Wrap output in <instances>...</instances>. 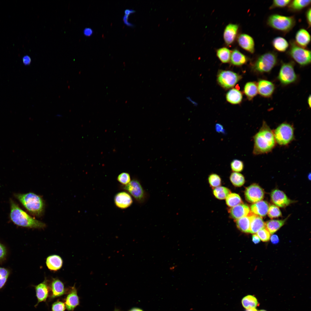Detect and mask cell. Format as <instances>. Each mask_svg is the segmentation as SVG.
Masks as SVG:
<instances>
[{"instance_id": "obj_27", "label": "cell", "mask_w": 311, "mask_h": 311, "mask_svg": "<svg viewBox=\"0 0 311 311\" xmlns=\"http://www.w3.org/2000/svg\"><path fill=\"white\" fill-rule=\"evenodd\" d=\"M253 214L248 215L236 220V225L240 230L244 233H249Z\"/></svg>"}, {"instance_id": "obj_14", "label": "cell", "mask_w": 311, "mask_h": 311, "mask_svg": "<svg viewBox=\"0 0 311 311\" xmlns=\"http://www.w3.org/2000/svg\"><path fill=\"white\" fill-rule=\"evenodd\" d=\"M47 281L45 279L42 282L34 286L37 300V303L35 306H37L40 302L46 301L48 297L50 288Z\"/></svg>"}, {"instance_id": "obj_42", "label": "cell", "mask_w": 311, "mask_h": 311, "mask_svg": "<svg viewBox=\"0 0 311 311\" xmlns=\"http://www.w3.org/2000/svg\"><path fill=\"white\" fill-rule=\"evenodd\" d=\"M117 180L121 185H123L128 184L131 180L129 174L126 172H123L120 174L117 177Z\"/></svg>"}, {"instance_id": "obj_10", "label": "cell", "mask_w": 311, "mask_h": 311, "mask_svg": "<svg viewBox=\"0 0 311 311\" xmlns=\"http://www.w3.org/2000/svg\"><path fill=\"white\" fill-rule=\"evenodd\" d=\"M241 78L240 76L234 72L223 70L219 72L217 80L222 87L228 89L234 86Z\"/></svg>"}, {"instance_id": "obj_48", "label": "cell", "mask_w": 311, "mask_h": 311, "mask_svg": "<svg viewBox=\"0 0 311 311\" xmlns=\"http://www.w3.org/2000/svg\"><path fill=\"white\" fill-rule=\"evenodd\" d=\"M270 240L272 243L273 244H277L279 241V238L278 236L276 235H273L271 236Z\"/></svg>"}, {"instance_id": "obj_30", "label": "cell", "mask_w": 311, "mask_h": 311, "mask_svg": "<svg viewBox=\"0 0 311 311\" xmlns=\"http://www.w3.org/2000/svg\"><path fill=\"white\" fill-rule=\"evenodd\" d=\"M287 219L283 220H272L267 221L265 227L271 234H273L278 230L285 224Z\"/></svg>"}, {"instance_id": "obj_55", "label": "cell", "mask_w": 311, "mask_h": 311, "mask_svg": "<svg viewBox=\"0 0 311 311\" xmlns=\"http://www.w3.org/2000/svg\"><path fill=\"white\" fill-rule=\"evenodd\" d=\"M186 98L194 105L196 106L197 105V103L193 100L189 96L186 97Z\"/></svg>"}, {"instance_id": "obj_47", "label": "cell", "mask_w": 311, "mask_h": 311, "mask_svg": "<svg viewBox=\"0 0 311 311\" xmlns=\"http://www.w3.org/2000/svg\"><path fill=\"white\" fill-rule=\"evenodd\" d=\"M6 250L4 246L0 243V260L3 259L6 255Z\"/></svg>"}, {"instance_id": "obj_1", "label": "cell", "mask_w": 311, "mask_h": 311, "mask_svg": "<svg viewBox=\"0 0 311 311\" xmlns=\"http://www.w3.org/2000/svg\"><path fill=\"white\" fill-rule=\"evenodd\" d=\"M254 155L267 153L271 151L276 145L273 131L265 121L259 131L253 136Z\"/></svg>"}, {"instance_id": "obj_11", "label": "cell", "mask_w": 311, "mask_h": 311, "mask_svg": "<svg viewBox=\"0 0 311 311\" xmlns=\"http://www.w3.org/2000/svg\"><path fill=\"white\" fill-rule=\"evenodd\" d=\"M244 193L247 200L254 203L262 200L264 194L262 188L255 184H252L247 187Z\"/></svg>"}, {"instance_id": "obj_49", "label": "cell", "mask_w": 311, "mask_h": 311, "mask_svg": "<svg viewBox=\"0 0 311 311\" xmlns=\"http://www.w3.org/2000/svg\"><path fill=\"white\" fill-rule=\"evenodd\" d=\"M93 32L92 30L90 28H86L84 31V34L86 36H90Z\"/></svg>"}, {"instance_id": "obj_24", "label": "cell", "mask_w": 311, "mask_h": 311, "mask_svg": "<svg viewBox=\"0 0 311 311\" xmlns=\"http://www.w3.org/2000/svg\"><path fill=\"white\" fill-rule=\"evenodd\" d=\"M265 227V223L261 217L253 214L250 223L249 233H257L260 230Z\"/></svg>"}, {"instance_id": "obj_2", "label": "cell", "mask_w": 311, "mask_h": 311, "mask_svg": "<svg viewBox=\"0 0 311 311\" xmlns=\"http://www.w3.org/2000/svg\"><path fill=\"white\" fill-rule=\"evenodd\" d=\"M10 217L16 225L21 227L35 228H43L46 226L43 223L32 217L21 209L12 199L10 200Z\"/></svg>"}, {"instance_id": "obj_45", "label": "cell", "mask_w": 311, "mask_h": 311, "mask_svg": "<svg viewBox=\"0 0 311 311\" xmlns=\"http://www.w3.org/2000/svg\"><path fill=\"white\" fill-rule=\"evenodd\" d=\"M311 8L310 7L307 10L306 13V18L308 28L311 26Z\"/></svg>"}, {"instance_id": "obj_61", "label": "cell", "mask_w": 311, "mask_h": 311, "mask_svg": "<svg viewBox=\"0 0 311 311\" xmlns=\"http://www.w3.org/2000/svg\"><path fill=\"white\" fill-rule=\"evenodd\" d=\"M259 311H266V310H259Z\"/></svg>"}, {"instance_id": "obj_58", "label": "cell", "mask_w": 311, "mask_h": 311, "mask_svg": "<svg viewBox=\"0 0 311 311\" xmlns=\"http://www.w3.org/2000/svg\"><path fill=\"white\" fill-rule=\"evenodd\" d=\"M175 266H173L172 267H170V270H174V269H175Z\"/></svg>"}, {"instance_id": "obj_7", "label": "cell", "mask_w": 311, "mask_h": 311, "mask_svg": "<svg viewBox=\"0 0 311 311\" xmlns=\"http://www.w3.org/2000/svg\"><path fill=\"white\" fill-rule=\"evenodd\" d=\"M120 188L128 193L139 204L144 203L147 199V194L139 180L136 178H133L126 185H120Z\"/></svg>"}, {"instance_id": "obj_46", "label": "cell", "mask_w": 311, "mask_h": 311, "mask_svg": "<svg viewBox=\"0 0 311 311\" xmlns=\"http://www.w3.org/2000/svg\"><path fill=\"white\" fill-rule=\"evenodd\" d=\"M215 130L216 131L219 133L225 134V130L223 126L221 124L217 123L215 125Z\"/></svg>"}, {"instance_id": "obj_15", "label": "cell", "mask_w": 311, "mask_h": 311, "mask_svg": "<svg viewBox=\"0 0 311 311\" xmlns=\"http://www.w3.org/2000/svg\"><path fill=\"white\" fill-rule=\"evenodd\" d=\"M49 288L51 292L50 297L51 299L60 297L67 293L64 283L57 278L52 279Z\"/></svg>"}, {"instance_id": "obj_29", "label": "cell", "mask_w": 311, "mask_h": 311, "mask_svg": "<svg viewBox=\"0 0 311 311\" xmlns=\"http://www.w3.org/2000/svg\"><path fill=\"white\" fill-rule=\"evenodd\" d=\"M311 2L310 0H291L288 5V9L292 12L299 11L308 6L310 4Z\"/></svg>"}, {"instance_id": "obj_8", "label": "cell", "mask_w": 311, "mask_h": 311, "mask_svg": "<svg viewBox=\"0 0 311 311\" xmlns=\"http://www.w3.org/2000/svg\"><path fill=\"white\" fill-rule=\"evenodd\" d=\"M273 132L276 142L280 145H287L294 138L293 128L287 123L279 125Z\"/></svg>"}, {"instance_id": "obj_33", "label": "cell", "mask_w": 311, "mask_h": 311, "mask_svg": "<svg viewBox=\"0 0 311 311\" xmlns=\"http://www.w3.org/2000/svg\"><path fill=\"white\" fill-rule=\"evenodd\" d=\"M231 52L226 47H222L217 51V55L219 60L222 62L226 63L230 60Z\"/></svg>"}, {"instance_id": "obj_3", "label": "cell", "mask_w": 311, "mask_h": 311, "mask_svg": "<svg viewBox=\"0 0 311 311\" xmlns=\"http://www.w3.org/2000/svg\"><path fill=\"white\" fill-rule=\"evenodd\" d=\"M14 196L30 213L37 216L43 212L44 204L42 198L32 192L26 194H15Z\"/></svg>"}, {"instance_id": "obj_35", "label": "cell", "mask_w": 311, "mask_h": 311, "mask_svg": "<svg viewBox=\"0 0 311 311\" xmlns=\"http://www.w3.org/2000/svg\"><path fill=\"white\" fill-rule=\"evenodd\" d=\"M226 198V203L230 207H232L242 203L240 196L236 193H231Z\"/></svg>"}, {"instance_id": "obj_59", "label": "cell", "mask_w": 311, "mask_h": 311, "mask_svg": "<svg viewBox=\"0 0 311 311\" xmlns=\"http://www.w3.org/2000/svg\"><path fill=\"white\" fill-rule=\"evenodd\" d=\"M113 311H122L121 310H120V309H118L117 308H115V309H114V310Z\"/></svg>"}, {"instance_id": "obj_54", "label": "cell", "mask_w": 311, "mask_h": 311, "mask_svg": "<svg viewBox=\"0 0 311 311\" xmlns=\"http://www.w3.org/2000/svg\"><path fill=\"white\" fill-rule=\"evenodd\" d=\"M128 311H144L142 309L137 307L133 308Z\"/></svg>"}, {"instance_id": "obj_22", "label": "cell", "mask_w": 311, "mask_h": 311, "mask_svg": "<svg viewBox=\"0 0 311 311\" xmlns=\"http://www.w3.org/2000/svg\"><path fill=\"white\" fill-rule=\"evenodd\" d=\"M269 204L266 201L261 200L255 203L250 207L251 212L254 214L260 217H264L268 213Z\"/></svg>"}, {"instance_id": "obj_4", "label": "cell", "mask_w": 311, "mask_h": 311, "mask_svg": "<svg viewBox=\"0 0 311 311\" xmlns=\"http://www.w3.org/2000/svg\"><path fill=\"white\" fill-rule=\"evenodd\" d=\"M296 23V19L294 16H287L278 14L270 15L267 22V25L270 27L285 33L292 30Z\"/></svg>"}, {"instance_id": "obj_36", "label": "cell", "mask_w": 311, "mask_h": 311, "mask_svg": "<svg viewBox=\"0 0 311 311\" xmlns=\"http://www.w3.org/2000/svg\"><path fill=\"white\" fill-rule=\"evenodd\" d=\"M230 179L232 184L236 187L241 186L245 181L244 177L242 175L236 172H232L231 174Z\"/></svg>"}, {"instance_id": "obj_53", "label": "cell", "mask_w": 311, "mask_h": 311, "mask_svg": "<svg viewBox=\"0 0 311 311\" xmlns=\"http://www.w3.org/2000/svg\"><path fill=\"white\" fill-rule=\"evenodd\" d=\"M135 12V11L133 10L127 9L124 11V13L125 14L128 16L130 13H133Z\"/></svg>"}, {"instance_id": "obj_26", "label": "cell", "mask_w": 311, "mask_h": 311, "mask_svg": "<svg viewBox=\"0 0 311 311\" xmlns=\"http://www.w3.org/2000/svg\"><path fill=\"white\" fill-rule=\"evenodd\" d=\"M272 44L274 49L280 52L286 51L289 47V43L287 41L281 37L274 38L272 40Z\"/></svg>"}, {"instance_id": "obj_32", "label": "cell", "mask_w": 311, "mask_h": 311, "mask_svg": "<svg viewBox=\"0 0 311 311\" xmlns=\"http://www.w3.org/2000/svg\"><path fill=\"white\" fill-rule=\"evenodd\" d=\"M243 306L246 309L255 308L259 305L257 298L253 295H248L244 297L242 300Z\"/></svg>"}, {"instance_id": "obj_43", "label": "cell", "mask_w": 311, "mask_h": 311, "mask_svg": "<svg viewBox=\"0 0 311 311\" xmlns=\"http://www.w3.org/2000/svg\"><path fill=\"white\" fill-rule=\"evenodd\" d=\"M257 235L263 242H267L270 240V234L266 228H263L259 230L257 233Z\"/></svg>"}, {"instance_id": "obj_17", "label": "cell", "mask_w": 311, "mask_h": 311, "mask_svg": "<svg viewBox=\"0 0 311 311\" xmlns=\"http://www.w3.org/2000/svg\"><path fill=\"white\" fill-rule=\"evenodd\" d=\"M237 41L239 45L242 48L251 53L254 52L255 42L251 36L246 34H241L238 36Z\"/></svg>"}, {"instance_id": "obj_44", "label": "cell", "mask_w": 311, "mask_h": 311, "mask_svg": "<svg viewBox=\"0 0 311 311\" xmlns=\"http://www.w3.org/2000/svg\"><path fill=\"white\" fill-rule=\"evenodd\" d=\"M65 303L59 300L54 302L51 307L52 311H65Z\"/></svg>"}, {"instance_id": "obj_25", "label": "cell", "mask_w": 311, "mask_h": 311, "mask_svg": "<svg viewBox=\"0 0 311 311\" xmlns=\"http://www.w3.org/2000/svg\"><path fill=\"white\" fill-rule=\"evenodd\" d=\"M230 60L233 65L240 66L247 62L248 58L239 50L235 49L231 52Z\"/></svg>"}, {"instance_id": "obj_37", "label": "cell", "mask_w": 311, "mask_h": 311, "mask_svg": "<svg viewBox=\"0 0 311 311\" xmlns=\"http://www.w3.org/2000/svg\"><path fill=\"white\" fill-rule=\"evenodd\" d=\"M230 166L233 171L238 172L243 170L244 164L243 162L240 160L234 159L230 163Z\"/></svg>"}, {"instance_id": "obj_34", "label": "cell", "mask_w": 311, "mask_h": 311, "mask_svg": "<svg viewBox=\"0 0 311 311\" xmlns=\"http://www.w3.org/2000/svg\"><path fill=\"white\" fill-rule=\"evenodd\" d=\"M213 192L215 197L220 200L226 198L231 193L230 190L228 188L223 186H218L215 187L214 189Z\"/></svg>"}, {"instance_id": "obj_50", "label": "cell", "mask_w": 311, "mask_h": 311, "mask_svg": "<svg viewBox=\"0 0 311 311\" xmlns=\"http://www.w3.org/2000/svg\"><path fill=\"white\" fill-rule=\"evenodd\" d=\"M31 58L28 56H25L23 58V62L24 64L25 65H29L31 62Z\"/></svg>"}, {"instance_id": "obj_39", "label": "cell", "mask_w": 311, "mask_h": 311, "mask_svg": "<svg viewBox=\"0 0 311 311\" xmlns=\"http://www.w3.org/2000/svg\"><path fill=\"white\" fill-rule=\"evenodd\" d=\"M10 274L9 270L0 267V289L4 285Z\"/></svg>"}, {"instance_id": "obj_6", "label": "cell", "mask_w": 311, "mask_h": 311, "mask_svg": "<svg viewBox=\"0 0 311 311\" xmlns=\"http://www.w3.org/2000/svg\"><path fill=\"white\" fill-rule=\"evenodd\" d=\"M287 53L293 60L301 66H305L311 62V51L297 44L294 40L289 42Z\"/></svg>"}, {"instance_id": "obj_60", "label": "cell", "mask_w": 311, "mask_h": 311, "mask_svg": "<svg viewBox=\"0 0 311 311\" xmlns=\"http://www.w3.org/2000/svg\"><path fill=\"white\" fill-rule=\"evenodd\" d=\"M308 178L310 180V179H311V175H310V174L308 176Z\"/></svg>"}, {"instance_id": "obj_16", "label": "cell", "mask_w": 311, "mask_h": 311, "mask_svg": "<svg viewBox=\"0 0 311 311\" xmlns=\"http://www.w3.org/2000/svg\"><path fill=\"white\" fill-rule=\"evenodd\" d=\"M271 197L272 202L278 207H286L291 202V201L285 193L278 189L272 191L271 194Z\"/></svg>"}, {"instance_id": "obj_40", "label": "cell", "mask_w": 311, "mask_h": 311, "mask_svg": "<svg viewBox=\"0 0 311 311\" xmlns=\"http://www.w3.org/2000/svg\"><path fill=\"white\" fill-rule=\"evenodd\" d=\"M208 182L210 185L213 187L219 186L221 184V179L218 175L216 174H212L208 178Z\"/></svg>"}, {"instance_id": "obj_52", "label": "cell", "mask_w": 311, "mask_h": 311, "mask_svg": "<svg viewBox=\"0 0 311 311\" xmlns=\"http://www.w3.org/2000/svg\"><path fill=\"white\" fill-rule=\"evenodd\" d=\"M128 16L125 14L123 17V20L124 23L128 26H133V25L129 23L128 21Z\"/></svg>"}, {"instance_id": "obj_13", "label": "cell", "mask_w": 311, "mask_h": 311, "mask_svg": "<svg viewBox=\"0 0 311 311\" xmlns=\"http://www.w3.org/2000/svg\"><path fill=\"white\" fill-rule=\"evenodd\" d=\"M114 201L115 206L122 209L129 207L133 203V200L130 195L125 191L116 194L114 196Z\"/></svg>"}, {"instance_id": "obj_38", "label": "cell", "mask_w": 311, "mask_h": 311, "mask_svg": "<svg viewBox=\"0 0 311 311\" xmlns=\"http://www.w3.org/2000/svg\"><path fill=\"white\" fill-rule=\"evenodd\" d=\"M268 214L269 217L272 219L279 217L282 215L279 208L274 205H271L269 207Z\"/></svg>"}, {"instance_id": "obj_18", "label": "cell", "mask_w": 311, "mask_h": 311, "mask_svg": "<svg viewBox=\"0 0 311 311\" xmlns=\"http://www.w3.org/2000/svg\"><path fill=\"white\" fill-rule=\"evenodd\" d=\"M257 85L258 91L261 96L265 97L270 96L275 89L274 84L268 80L262 79L259 80Z\"/></svg>"}, {"instance_id": "obj_28", "label": "cell", "mask_w": 311, "mask_h": 311, "mask_svg": "<svg viewBox=\"0 0 311 311\" xmlns=\"http://www.w3.org/2000/svg\"><path fill=\"white\" fill-rule=\"evenodd\" d=\"M242 95L241 92L235 88L229 90L226 95V99L228 102L234 104H238L242 101Z\"/></svg>"}, {"instance_id": "obj_21", "label": "cell", "mask_w": 311, "mask_h": 311, "mask_svg": "<svg viewBox=\"0 0 311 311\" xmlns=\"http://www.w3.org/2000/svg\"><path fill=\"white\" fill-rule=\"evenodd\" d=\"M310 41V35L306 29H300L296 32L294 41L299 46L306 48L309 44Z\"/></svg>"}, {"instance_id": "obj_20", "label": "cell", "mask_w": 311, "mask_h": 311, "mask_svg": "<svg viewBox=\"0 0 311 311\" xmlns=\"http://www.w3.org/2000/svg\"><path fill=\"white\" fill-rule=\"evenodd\" d=\"M250 212L249 206L242 203L232 207L229 210L230 216L236 220L247 216Z\"/></svg>"}, {"instance_id": "obj_9", "label": "cell", "mask_w": 311, "mask_h": 311, "mask_svg": "<svg viewBox=\"0 0 311 311\" xmlns=\"http://www.w3.org/2000/svg\"><path fill=\"white\" fill-rule=\"evenodd\" d=\"M278 79L284 85L293 83L296 80L297 76L294 70L293 62L284 63L282 65Z\"/></svg>"}, {"instance_id": "obj_56", "label": "cell", "mask_w": 311, "mask_h": 311, "mask_svg": "<svg viewBox=\"0 0 311 311\" xmlns=\"http://www.w3.org/2000/svg\"><path fill=\"white\" fill-rule=\"evenodd\" d=\"M311 96H310V95L308 97V104L310 108V107H311Z\"/></svg>"}, {"instance_id": "obj_41", "label": "cell", "mask_w": 311, "mask_h": 311, "mask_svg": "<svg viewBox=\"0 0 311 311\" xmlns=\"http://www.w3.org/2000/svg\"><path fill=\"white\" fill-rule=\"evenodd\" d=\"M291 0H273L271 5L270 7V9L276 8H282L288 5Z\"/></svg>"}, {"instance_id": "obj_19", "label": "cell", "mask_w": 311, "mask_h": 311, "mask_svg": "<svg viewBox=\"0 0 311 311\" xmlns=\"http://www.w3.org/2000/svg\"><path fill=\"white\" fill-rule=\"evenodd\" d=\"M238 29V26L236 24H229L225 27L223 37L225 43L230 45L234 42Z\"/></svg>"}, {"instance_id": "obj_5", "label": "cell", "mask_w": 311, "mask_h": 311, "mask_svg": "<svg viewBox=\"0 0 311 311\" xmlns=\"http://www.w3.org/2000/svg\"><path fill=\"white\" fill-rule=\"evenodd\" d=\"M278 56L276 52L269 51L259 56L253 65V70L259 73L270 71L276 65Z\"/></svg>"}, {"instance_id": "obj_57", "label": "cell", "mask_w": 311, "mask_h": 311, "mask_svg": "<svg viewBox=\"0 0 311 311\" xmlns=\"http://www.w3.org/2000/svg\"><path fill=\"white\" fill-rule=\"evenodd\" d=\"M245 311H258L255 308H252L246 309Z\"/></svg>"}, {"instance_id": "obj_51", "label": "cell", "mask_w": 311, "mask_h": 311, "mask_svg": "<svg viewBox=\"0 0 311 311\" xmlns=\"http://www.w3.org/2000/svg\"><path fill=\"white\" fill-rule=\"evenodd\" d=\"M252 240L253 242L255 244H258L260 241V239L259 238L257 234H254L253 235L252 237Z\"/></svg>"}, {"instance_id": "obj_23", "label": "cell", "mask_w": 311, "mask_h": 311, "mask_svg": "<svg viewBox=\"0 0 311 311\" xmlns=\"http://www.w3.org/2000/svg\"><path fill=\"white\" fill-rule=\"evenodd\" d=\"M46 263L49 270L56 271L61 268L63 264V261L59 256L54 255H50L47 258Z\"/></svg>"}, {"instance_id": "obj_31", "label": "cell", "mask_w": 311, "mask_h": 311, "mask_svg": "<svg viewBox=\"0 0 311 311\" xmlns=\"http://www.w3.org/2000/svg\"><path fill=\"white\" fill-rule=\"evenodd\" d=\"M244 92L249 100H251L258 93L257 85L253 82H249L245 85Z\"/></svg>"}, {"instance_id": "obj_12", "label": "cell", "mask_w": 311, "mask_h": 311, "mask_svg": "<svg viewBox=\"0 0 311 311\" xmlns=\"http://www.w3.org/2000/svg\"><path fill=\"white\" fill-rule=\"evenodd\" d=\"M75 285L69 288L65 299V304L68 311H73L79 304V297Z\"/></svg>"}]
</instances>
